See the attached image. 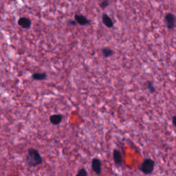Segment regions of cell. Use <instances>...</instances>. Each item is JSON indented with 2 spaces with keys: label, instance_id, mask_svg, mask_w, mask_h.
<instances>
[{
  "label": "cell",
  "instance_id": "obj_1",
  "mask_svg": "<svg viewBox=\"0 0 176 176\" xmlns=\"http://www.w3.org/2000/svg\"><path fill=\"white\" fill-rule=\"evenodd\" d=\"M26 162L28 166L35 167L42 164L43 158L37 150L33 148H30L28 150Z\"/></svg>",
  "mask_w": 176,
  "mask_h": 176
},
{
  "label": "cell",
  "instance_id": "obj_2",
  "mask_svg": "<svg viewBox=\"0 0 176 176\" xmlns=\"http://www.w3.org/2000/svg\"><path fill=\"white\" fill-rule=\"evenodd\" d=\"M154 167L155 162L151 158H146L139 167V170L144 174L149 175L154 171Z\"/></svg>",
  "mask_w": 176,
  "mask_h": 176
},
{
  "label": "cell",
  "instance_id": "obj_3",
  "mask_svg": "<svg viewBox=\"0 0 176 176\" xmlns=\"http://www.w3.org/2000/svg\"><path fill=\"white\" fill-rule=\"evenodd\" d=\"M164 21L166 23V28L169 30H172L174 29L176 25V17L174 14L171 13H166L164 17Z\"/></svg>",
  "mask_w": 176,
  "mask_h": 176
},
{
  "label": "cell",
  "instance_id": "obj_4",
  "mask_svg": "<svg viewBox=\"0 0 176 176\" xmlns=\"http://www.w3.org/2000/svg\"><path fill=\"white\" fill-rule=\"evenodd\" d=\"M92 168L97 175H100L102 171L101 161L98 158H94L92 160Z\"/></svg>",
  "mask_w": 176,
  "mask_h": 176
},
{
  "label": "cell",
  "instance_id": "obj_5",
  "mask_svg": "<svg viewBox=\"0 0 176 176\" xmlns=\"http://www.w3.org/2000/svg\"><path fill=\"white\" fill-rule=\"evenodd\" d=\"M74 20L78 24H79L80 25H87L90 24V21L87 18V17L83 16V15H80V14L76 13L74 15Z\"/></svg>",
  "mask_w": 176,
  "mask_h": 176
},
{
  "label": "cell",
  "instance_id": "obj_6",
  "mask_svg": "<svg viewBox=\"0 0 176 176\" xmlns=\"http://www.w3.org/2000/svg\"><path fill=\"white\" fill-rule=\"evenodd\" d=\"M18 24L23 28L28 29V28H30L31 26L32 22L27 17H21V18H19L18 21Z\"/></svg>",
  "mask_w": 176,
  "mask_h": 176
},
{
  "label": "cell",
  "instance_id": "obj_7",
  "mask_svg": "<svg viewBox=\"0 0 176 176\" xmlns=\"http://www.w3.org/2000/svg\"><path fill=\"white\" fill-rule=\"evenodd\" d=\"M113 158L114 162L117 165H122L123 164V156L120 151L117 149H114L113 151Z\"/></svg>",
  "mask_w": 176,
  "mask_h": 176
},
{
  "label": "cell",
  "instance_id": "obj_8",
  "mask_svg": "<svg viewBox=\"0 0 176 176\" xmlns=\"http://www.w3.org/2000/svg\"><path fill=\"white\" fill-rule=\"evenodd\" d=\"M102 22L103 23V24L105 25L106 27H108L109 28H113L114 26V23L112 22L111 19L109 17V15H108L105 13H104L102 16Z\"/></svg>",
  "mask_w": 176,
  "mask_h": 176
},
{
  "label": "cell",
  "instance_id": "obj_9",
  "mask_svg": "<svg viewBox=\"0 0 176 176\" xmlns=\"http://www.w3.org/2000/svg\"><path fill=\"white\" fill-rule=\"evenodd\" d=\"M63 116L61 114H54L50 117V123L54 125H58L61 123Z\"/></svg>",
  "mask_w": 176,
  "mask_h": 176
},
{
  "label": "cell",
  "instance_id": "obj_10",
  "mask_svg": "<svg viewBox=\"0 0 176 176\" xmlns=\"http://www.w3.org/2000/svg\"><path fill=\"white\" fill-rule=\"evenodd\" d=\"M47 77V74L45 72L43 73H34L33 75H32V78L34 80H45Z\"/></svg>",
  "mask_w": 176,
  "mask_h": 176
},
{
  "label": "cell",
  "instance_id": "obj_11",
  "mask_svg": "<svg viewBox=\"0 0 176 176\" xmlns=\"http://www.w3.org/2000/svg\"><path fill=\"white\" fill-rule=\"evenodd\" d=\"M102 53L104 57L108 58V57H110L113 55L114 54V52L113 50H111V49L109 48H104L102 49Z\"/></svg>",
  "mask_w": 176,
  "mask_h": 176
},
{
  "label": "cell",
  "instance_id": "obj_12",
  "mask_svg": "<svg viewBox=\"0 0 176 176\" xmlns=\"http://www.w3.org/2000/svg\"><path fill=\"white\" fill-rule=\"evenodd\" d=\"M147 89H149V91L151 92V93H155V88L154 85V83L152 81H147Z\"/></svg>",
  "mask_w": 176,
  "mask_h": 176
},
{
  "label": "cell",
  "instance_id": "obj_13",
  "mask_svg": "<svg viewBox=\"0 0 176 176\" xmlns=\"http://www.w3.org/2000/svg\"><path fill=\"white\" fill-rule=\"evenodd\" d=\"M109 5V0H102L99 4V6L101 9H105Z\"/></svg>",
  "mask_w": 176,
  "mask_h": 176
},
{
  "label": "cell",
  "instance_id": "obj_14",
  "mask_svg": "<svg viewBox=\"0 0 176 176\" xmlns=\"http://www.w3.org/2000/svg\"><path fill=\"white\" fill-rule=\"evenodd\" d=\"M76 175L77 176H88V174L87 171H86L85 169L82 168V169H80L79 170V171H78Z\"/></svg>",
  "mask_w": 176,
  "mask_h": 176
},
{
  "label": "cell",
  "instance_id": "obj_15",
  "mask_svg": "<svg viewBox=\"0 0 176 176\" xmlns=\"http://www.w3.org/2000/svg\"><path fill=\"white\" fill-rule=\"evenodd\" d=\"M68 24H70V25H74V26H75V25H76L77 23H76V21H75V20H70V21L68 22Z\"/></svg>",
  "mask_w": 176,
  "mask_h": 176
},
{
  "label": "cell",
  "instance_id": "obj_16",
  "mask_svg": "<svg viewBox=\"0 0 176 176\" xmlns=\"http://www.w3.org/2000/svg\"><path fill=\"white\" fill-rule=\"evenodd\" d=\"M172 123L175 127H176V116H173L172 118Z\"/></svg>",
  "mask_w": 176,
  "mask_h": 176
},
{
  "label": "cell",
  "instance_id": "obj_17",
  "mask_svg": "<svg viewBox=\"0 0 176 176\" xmlns=\"http://www.w3.org/2000/svg\"><path fill=\"white\" fill-rule=\"evenodd\" d=\"M10 1H15V0H10Z\"/></svg>",
  "mask_w": 176,
  "mask_h": 176
}]
</instances>
